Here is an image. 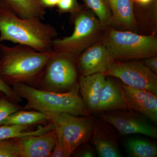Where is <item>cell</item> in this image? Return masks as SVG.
<instances>
[{"mask_svg": "<svg viewBox=\"0 0 157 157\" xmlns=\"http://www.w3.org/2000/svg\"><path fill=\"white\" fill-rule=\"evenodd\" d=\"M37 17L21 18L0 8V43L10 41L41 52L52 50L57 32L53 26Z\"/></svg>", "mask_w": 157, "mask_h": 157, "instance_id": "1", "label": "cell"}, {"mask_svg": "<svg viewBox=\"0 0 157 157\" xmlns=\"http://www.w3.org/2000/svg\"><path fill=\"white\" fill-rule=\"evenodd\" d=\"M54 51L41 52L16 44L0 43V75L7 84L38 82Z\"/></svg>", "mask_w": 157, "mask_h": 157, "instance_id": "2", "label": "cell"}, {"mask_svg": "<svg viewBox=\"0 0 157 157\" xmlns=\"http://www.w3.org/2000/svg\"><path fill=\"white\" fill-rule=\"evenodd\" d=\"M12 86L17 95L27 101L25 109L65 113L78 116L89 115L84 101L78 94V84L70 90L62 93L37 89L24 83H14Z\"/></svg>", "mask_w": 157, "mask_h": 157, "instance_id": "3", "label": "cell"}, {"mask_svg": "<svg viewBox=\"0 0 157 157\" xmlns=\"http://www.w3.org/2000/svg\"><path fill=\"white\" fill-rule=\"evenodd\" d=\"M71 15L74 25L73 33L69 36L54 39L52 50L78 57L83 51L101 40L106 28L87 8L80 6Z\"/></svg>", "mask_w": 157, "mask_h": 157, "instance_id": "4", "label": "cell"}, {"mask_svg": "<svg viewBox=\"0 0 157 157\" xmlns=\"http://www.w3.org/2000/svg\"><path fill=\"white\" fill-rule=\"evenodd\" d=\"M104 33L101 40L112 59H142L157 56V40L154 36L112 29Z\"/></svg>", "mask_w": 157, "mask_h": 157, "instance_id": "5", "label": "cell"}, {"mask_svg": "<svg viewBox=\"0 0 157 157\" xmlns=\"http://www.w3.org/2000/svg\"><path fill=\"white\" fill-rule=\"evenodd\" d=\"M77 57L66 52H55L45 65L38 83L44 90L62 93L78 83Z\"/></svg>", "mask_w": 157, "mask_h": 157, "instance_id": "6", "label": "cell"}, {"mask_svg": "<svg viewBox=\"0 0 157 157\" xmlns=\"http://www.w3.org/2000/svg\"><path fill=\"white\" fill-rule=\"evenodd\" d=\"M42 112L48 116L49 121L53 125L57 137L71 155L90 138L94 124V118L65 113Z\"/></svg>", "mask_w": 157, "mask_h": 157, "instance_id": "7", "label": "cell"}, {"mask_svg": "<svg viewBox=\"0 0 157 157\" xmlns=\"http://www.w3.org/2000/svg\"><path fill=\"white\" fill-rule=\"evenodd\" d=\"M105 76L120 79L128 86L146 90L157 96V76L143 62H122L110 58Z\"/></svg>", "mask_w": 157, "mask_h": 157, "instance_id": "8", "label": "cell"}, {"mask_svg": "<svg viewBox=\"0 0 157 157\" xmlns=\"http://www.w3.org/2000/svg\"><path fill=\"white\" fill-rule=\"evenodd\" d=\"M127 109L102 112L99 115L101 120L114 127L122 135L140 134L157 138V129L149 119L139 113Z\"/></svg>", "mask_w": 157, "mask_h": 157, "instance_id": "9", "label": "cell"}, {"mask_svg": "<svg viewBox=\"0 0 157 157\" xmlns=\"http://www.w3.org/2000/svg\"><path fill=\"white\" fill-rule=\"evenodd\" d=\"M19 157H50L57 139L55 130L42 135L13 138Z\"/></svg>", "mask_w": 157, "mask_h": 157, "instance_id": "10", "label": "cell"}, {"mask_svg": "<svg viewBox=\"0 0 157 157\" xmlns=\"http://www.w3.org/2000/svg\"><path fill=\"white\" fill-rule=\"evenodd\" d=\"M121 85L128 109L134 110L157 123V96L146 90L134 88L123 83Z\"/></svg>", "mask_w": 157, "mask_h": 157, "instance_id": "11", "label": "cell"}, {"mask_svg": "<svg viewBox=\"0 0 157 157\" xmlns=\"http://www.w3.org/2000/svg\"><path fill=\"white\" fill-rule=\"evenodd\" d=\"M109 60L107 48L101 39L77 57L78 72L82 76L100 73L105 74L108 70Z\"/></svg>", "mask_w": 157, "mask_h": 157, "instance_id": "12", "label": "cell"}, {"mask_svg": "<svg viewBox=\"0 0 157 157\" xmlns=\"http://www.w3.org/2000/svg\"><path fill=\"white\" fill-rule=\"evenodd\" d=\"M91 143L101 157H121L116 135L107 123L95 120Z\"/></svg>", "mask_w": 157, "mask_h": 157, "instance_id": "13", "label": "cell"}, {"mask_svg": "<svg viewBox=\"0 0 157 157\" xmlns=\"http://www.w3.org/2000/svg\"><path fill=\"white\" fill-rule=\"evenodd\" d=\"M105 74L97 73L80 76L79 88L82 98L89 112H96L100 97L106 81Z\"/></svg>", "mask_w": 157, "mask_h": 157, "instance_id": "14", "label": "cell"}, {"mask_svg": "<svg viewBox=\"0 0 157 157\" xmlns=\"http://www.w3.org/2000/svg\"><path fill=\"white\" fill-rule=\"evenodd\" d=\"M128 109L121 83L107 78L100 97L96 112H105Z\"/></svg>", "mask_w": 157, "mask_h": 157, "instance_id": "15", "label": "cell"}, {"mask_svg": "<svg viewBox=\"0 0 157 157\" xmlns=\"http://www.w3.org/2000/svg\"><path fill=\"white\" fill-rule=\"evenodd\" d=\"M0 8L21 18L37 17L43 20L46 14L39 0H0Z\"/></svg>", "mask_w": 157, "mask_h": 157, "instance_id": "16", "label": "cell"}, {"mask_svg": "<svg viewBox=\"0 0 157 157\" xmlns=\"http://www.w3.org/2000/svg\"><path fill=\"white\" fill-rule=\"evenodd\" d=\"M112 21L128 29L136 25L132 0H113L111 6Z\"/></svg>", "mask_w": 157, "mask_h": 157, "instance_id": "17", "label": "cell"}, {"mask_svg": "<svg viewBox=\"0 0 157 157\" xmlns=\"http://www.w3.org/2000/svg\"><path fill=\"white\" fill-rule=\"evenodd\" d=\"M30 126L16 125H3L0 126V140L15 137L38 135L45 134L54 130L51 122L44 126H39L36 130H29Z\"/></svg>", "mask_w": 157, "mask_h": 157, "instance_id": "18", "label": "cell"}, {"mask_svg": "<svg viewBox=\"0 0 157 157\" xmlns=\"http://www.w3.org/2000/svg\"><path fill=\"white\" fill-rule=\"evenodd\" d=\"M48 121L49 119L47 115L41 111L19 110L7 117L3 122L2 125H16L30 126Z\"/></svg>", "mask_w": 157, "mask_h": 157, "instance_id": "19", "label": "cell"}, {"mask_svg": "<svg viewBox=\"0 0 157 157\" xmlns=\"http://www.w3.org/2000/svg\"><path fill=\"white\" fill-rule=\"evenodd\" d=\"M129 155L133 157H155L157 147L154 144L143 139H131L126 142Z\"/></svg>", "mask_w": 157, "mask_h": 157, "instance_id": "20", "label": "cell"}, {"mask_svg": "<svg viewBox=\"0 0 157 157\" xmlns=\"http://www.w3.org/2000/svg\"><path fill=\"white\" fill-rule=\"evenodd\" d=\"M86 7L92 11L101 24L107 28L112 22V14L109 0H82Z\"/></svg>", "mask_w": 157, "mask_h": 157, "instance_id": "21", "label": "cell"}, {"mask_svg": "<svg viewBox=\"0 0 157 157\" xmlns=\"http://www.w3.org/2000/svg\"><path fill=\"white\" fill-rule=\"evenodd\" d=\"M14 102L6 96L0 98V126L7 117L20 109Z\"/></svg>", "mask_w": 157, "mask_h": 157, "instance_id": "22", "label": "cell"}, {"mask_svg": "<svg viewBox=\"0 0 157 157\" xmlns=\"http://www.w3.org/2000/svg\"><path fill=\"white\" fill-rule=\"evenodd\" d=\"M0 157H19L13 138L0 140Z\"/></svg>", "mask_w": 157, "mask_h": 157, "instance_id": "23", "label": "cell"}, {"mask_svg": "<svg viewBox=\"0 0 157 157\" xmlns=\"http://www.w3.org/2000/svg\"><path fill=\"white\" fill-rule=\"evenodd\" d=\"M56 7L59 13H70L72 14L79 9L80 6L78 0H59Z\"/></svg>", "mask_w": 157, "mask_h": 157, "instance_id": "24", "label": "cell"}, {"mask_svg": "<svg viewBox=\"0 0 157 157\" xmlns=\"http://www.w3.org/2000/svg\"><path fill=\"white\" fill-rule=\"evenodd\" d=\"M0 92L4 95L14 101H18L19 97L17 95L12 88L4 81L0 75Z\"/></svg>", "mask_w": 157, "mask_h": 157, "instance_id": "25", "label": "cell"}, {"mask_svg": "<svg viewBox=\"0 0 157 157\" xmlns=\"http://www.w3.org/2000/svg\"><path fill=\"white\" fill-rule=\"evenodd\" d=\"M71 155L65 148L59 138L57 137L56 142L54 147L53 150L50 157H69Z\"/></svg>", "mask_w": 157, "mask_h": 157, "instance_id": "26", "label": "cell"}, {"mask_svg": "<svg viewBox=\"0 0 157 157\" xmlns=\"http://www.w3.org/2000/svg\"><path fill=\"white\" fill-rule=\"evenodd\" d=\"M85 143V145L78 154V156L82 157H94L95 156V153L94 148L90 144Z\"/></svg>", "mask_w": 157, "mask_h": 157, "instance_id": "27", "label": "cell"}, {"mask_svg": "<svg viewBox=\"0 0 157 157\" xmlns=\"http://www.w3.org/2000/svg\"><path fill=\"white\" fill-rule=\"evenodd\" d=\"M144 64L149 68L151 70L156 74L157 73V57L156 56L151 57L145 59Z\"/></svg>", "mask_w": 157, "mask_h": 157, "instance_id": "28", "label": "cell"}, {"mask_svg": "<svg viewBox=\"0 0 157 157\" xmlns=\"http://www.w3.org/2000/svg\"><path fill=\"white\" fill-rule=\"evenodd\" d=\"M59 0H39L41 6L44 9L54 8L56 7Z\"/></svg>", "mask_w": 157, "mask_h": 157, "instance_id": "29", "label": "cell"}, {"mask_svg": "<svg viewBox=\"0 0 157 157\" xmlns=\"http://www.w3.org/2000/svg\"><path fill=\"white\" fill-rule=\"evenodd\" d=\"M137 1H139L141 4L146 5L150 3L152 0H137Z\"/></svg>", "mask_w": 157, "mask_h": 157, "instance_id": "30", "label": "cell"}, {"mask_svg": "<svg viewBox=\"0 0 157 157\" xmlns=\"http://www.w3.org/2000/svg\"><path fill=\"white\" fill-rule=\"evenodd\" d=\"M109 3H110V5L111 6V4H112L113 2V0H109Z\"/></svg>", "mask_w": 157, "mask_h": 157, "instance_id": "31", "label": "cell"}, {"mask_svg": "<svg viewBox=\"0 0 157 157\" xmlns=\"http://www.w3.org/2000/svg\"><path fill=\"white\" fill-rule=\"evenodd\" d=\"M2 93V92H0V93Z\"/></svg>", "mask_w": 157, "mask_h": 157, "instance_id": "32", "label": "cell"}]
</instances>
